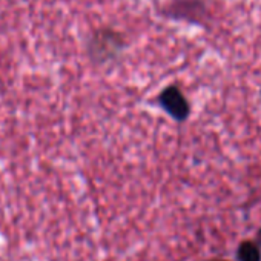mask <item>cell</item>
I'll return each mask as SVG.
<instances>
[{
    "label": "cell",
    "mask_w": 261,
    "mask_h": 261,
    "mask_svg": "<svg viewBox=\"0 0 261 261\" xmlns=\"http://www.w3.org/2000/svg\"><path fill=\"white\" fill-rule=\"evenodd\" d=\"M160 105L177 121H185L189 117V103L177 86H168L160 94Z\"/></svg>",
    "instance_id": "obj_1"
},
{
    "label": "cell",
    "mask_w": 261,
    "mask_h": 261,
    "mask_svg": "<svg viewBox=\"0 0 261 261\" xmlns=\"http://www.w3.org/2000/svg\"><path fill=\"white\" fill-rule=\"evenodd\" d=\"M123 48V42L118 36H115L111 31H101L98 33L91 43V53H94V56H97L100 59L103 49H106L105 53V59H111L114 57L115 53H118Z\"/></svg>",
    "instance_id": "obj_2"
},
{
    "label": "cell",
    "mask_w": 261,
    "mask_h": 261,
    "mask_svg": "<svg viewBox=\"0 0 261 261\" xmlns=\"http://www.w3.org/2000/svg\"><path fill=\"white\" fill-rule=\"evenodd\" d=\"M238 258L240 261H261L259 250L252 243H244L238 249Z\"/></svg>",
    "instance_id": "obj_3"
}]
</instances>
